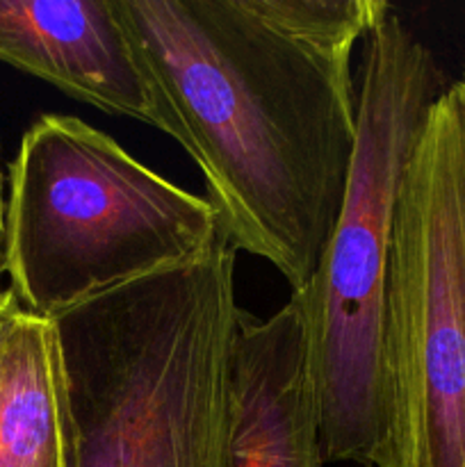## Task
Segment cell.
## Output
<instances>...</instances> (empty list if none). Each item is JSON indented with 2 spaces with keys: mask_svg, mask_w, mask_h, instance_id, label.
Masks as SVG:
<instances>
[{
  "mask_svg": "<svg viewBox=\"0 0 465 467\" xmlns=\"http://www.w3.org/2000/svg\"><path fill=\"white\" fill-rule=\"evenodd\" d=\"M235 265L222 237L50 322L67 467H231Z\"/></svg>",
  "mask_w": 465,
  "mask_h": 467,
  "instance_id": "cell-2",
  "label": "cell"
},
{
  "mask_svg": "<svg viewBox=\"0 0 465 467\" xmlns=\"http://www.w3.org/2000/svg\"><path fill=\"white\" fill-rule=\"evenodd\" d=\"M450 87L431 50L388 9L360 50L358 137L340 217L315 276L292 292L326 463L386 467L383 328L397 205L424 123Z\"/></svg>",
  "mask_w": 465,
  "mask_h": 467,
  "instance_id": "cell-3",
  "label": "cell"
},
{
  "mask_svg": "<svg viewBox=\"0 0 465 467\" xmlns=\"http://www.w3.org/2000/svg\"><path fill=\"white\" fill-rule=\"evenodd\" d=\"M451 89H454L456 99H459L460 109H463V114H465V68H463V73H460L459 80L451 82Z\"/></svg>",
  "mask_w": 465,
  "mask_h": 467,
  "instance_id": "cell-11",
  "label": "cell"
},
{
  "mask_svg": "<svg viewBox=\"0 0 465 467\" xmlns=\"http://www.w3.org/2000/svg\"><path fill=\"white\" fill-rule=\"evenodd\" d=\"M231 467H324L308 333L296 299L269 319L244 310Z\"/></svg>",
  "mask_w": 465,
  "mask_h": 467,
  "instance_id": "cell-7",
  "label": "cell"
},
{
  "mask_svg": "<svg viewBox=\"0 0 465 467\" xmlns=\"http://www.w3.org/2000/svg\"><path fill=\"white\" fill-rule=\"evenodd\" d=\"M3 242H5V196H3V171H0V274L5 272Z\"/></svg>",
  "mask_w": 465,
  "mask_h": 467,
  "instance_id": "cell-10",
  "label": "cell"
},
{
  "mask_svg": "<svg viewBox=\"0 0 465 467\" xmlns=\"http://www.w3.org/2000/svg\"><path fill=\"white\" fill-rule=\"evenodd\" d=\"M0 62L103 112L158 128L114 0H0Z\"/></svg>",
  "mask_w": 465,
  "mask_h": 467,
  "instance_id": "cell-6",
  "label": "cell"
},
{
  "mask_svg": "<svg viewBox=\"0 0 465 467\" xmlns=\"http://www.w3.org/2000/svg\"><path fill=\"white\" fill-rule=\"evenodd\" d=\"M217 210L78 117L44 114L23 135L5 201V272L26 313L76 306L203 258Z\"/></svg>",
  "mask_w": 465,
  "mask_h": 467,
  "instance_id": "cell-4",
  "label": "cell"
},
{
  "mask_svg": "<svg viewBox=\"0 0 465 467\" xmlns=\"http://www.w3.org/2000/svg\"><path fill=\"white\" fill-rule=\"evenodd\" d=\"M0 467H67L53 324L26 310L0 347Z\"/></svg>",
  "mask_w": 465,
  "mask_h": 467,
  "instance_id": "cell-8",
  "label": "cell"
},
{
  "mask_svg": "<svg viewBox=\"0 0 465 467\" xmlns=\"http://www.w3.org/2000/svg\"><path fill=\"white\" fill-rule=\"evenodd\" d=\"M158 128L199 164L237 251L292 292L340 217L358 137L351 59L386 0H114Z\"/></svg>",
  "mask_w": 465,
  "mask_h": 467,
  "instance_id": "cell-1",
  "label": "cell"
},
{
  "mask_svg": "<svg viewBox=\"0 0 465 467\" xmlns=\"http://www.w3.org/2000/svg\"><path fill=\"white\" fill-rule=\"evenodd\" d=\"M383 374L386 467H465V114L451 87L401 181Z\"/></svg>",
  "mask_w": 465,
  "mask_h": 467,
  "instance_id": "cell-5",
  "label": "cell"
},
{
  "mask_svg": "<svg viewBox=\"0 0 465 467\" xmlns=\"http://www.w3.org/2000/svg\"><path fill=\"white\" fill-rule=\"evenodd\" d=\"M21 313L23 308L18 306L16 296L12 295V290H0V347L5 345L14 322H16V317Z\"/></svg>",
  "mask_w": 465,
  "mask_h": 467,
  "instance_id": "cell-9",
  "label": "cell"
}]
</instances>
